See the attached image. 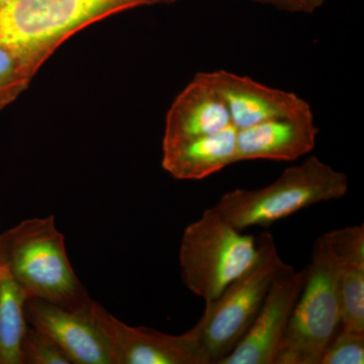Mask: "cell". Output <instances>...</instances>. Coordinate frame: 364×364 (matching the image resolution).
<instances>
[{"label": "cell", "instance_id": "obj_10", "mask_svg": "<svg viewBox=\"0 0 364 364\" xmlns=\"http://www.w3.org/2000/svg\"><path fill=\"white\" fill-rule=\"evenodd\" d=\"M226 102L232 124L238 130L269 119L310 114L312 107L294 92L269 87L233 72H203Z\"/></svg>", "mask_w": 364, "mask_h": 364}, {"label": "cell", "instance_id": "obj_7", "mask_svg": "<svg viewBox=\"0 0 364 364\" xmlns=\"http://www.w3.org/2000/svg\"><path fill=\"white\" fill-rule=\"evenodd\" d=\"M91 314L105 333L114 364H208L191 331L169 335L145 327H133L93 301Z\"/></svg>", "mask_w": 364, "mask_h": 364}, {"label": "cell", "instance_id": "obj_2", "mask_svg": "<svg viewBox=\"0 0 364 364\" xmlns=\"http://www.w3.org/2000/svg\"><path fill=\"white\" fill-rule=\"evenodd\" d=\"M143 6L144 0H11L0 6V44L39 70L74 33Z\"/></svg>", "mask_w": 364, "mask_h": 364}, {"label": "cell", "instance_id": "obj_18", "mask_svg": "<svg viewBox=\"0 0 364 364\" xmlns=\"http://www.w3.org/2000/svg\"><path fill=\"white\" fill-rule=\"evenodd\" d=\"M364 332L339 328L321 358L320 364H363Z\"/></svg>", "mask_w": 364, "mask_h": 364}, {"label": "cell", "instance_id": "obj_16", "mask_svg": "<svg viewBox=\"0 0 364 364\" xmlns=\"http://www.w3.org/2000/svg\"><path fill=\"white\" fill-rule=\"evenodd\" d=\"M38 69L0 44V111L28 90Z\"/></svg>", "mask_w": 364, "mask_h": 364}, {"label": "cell", "instance_id": "obj_13", "mask_svg": "<svg viewBox=\"0 0 364 364\" xmlns=\"http://www.w3.org/2000/svg\"><path fill=\"white\" fill-rule=\"evenodd\" d=\"M336 263L341 328L364 332V226L324 235Z\"/></svg>", "mask_w": 364, "mask_h": 364}, {"label": "cell", "instance_id": "obj_5", "mask_svg": "<svg viewBox=\"0 0 364 364\" xmlns=\"http://www.w3.org/2000/svg\"><path fill=\"white\" fill-rule=\"evenodd\" d=\"M257 240L259 256L252 267L217 299L205 303L202 317L189 330L208 364L221 363L241 341L284 264L272 235L260 234Z\"/></svg>", "mask_w": 364, "mask_h": 364}, {"label": "cell", "instance_id": "obj_3", "mask_svg": "<svg viewBox=\"0 0 364 364\" xmlns=\"http://www.w3.org/2000/svg\"><path fill=\"white\" fill-rule=\"evenodd\" d=\"M348 177L317 156L289 167L269 186L234 189L215 208L239 231L267 227L317 203L339 200L348 193Z\"/></svg>", "mask_w": 364, "mask_h": 364}, {"label": "cell", "instance_id": "obj_6", "mask_svg": "<svg viewBox=\"0 0 364 364\" xmlns=\"http://www.w3.org/2000/svg\"><path fill=\"white\" fill-rule=\"evenodd\" d=\"M336 263L324 235L314 244L305 282L294 306L274 364H320L341 327Z\"/></svg>", "mask_w": 364, "mask_h": 364}, {"label": "cell", "instance_id": "obj_12", "mask_svg": "<svg viewBox=\"0 0 364 364\" xmlns=\"http://www.w3.org/2000/svg\"><path fill=\"white\" fill-rule=\"evenodd\" d=\"M318 134L313 112L242 129L237 136V161H294L312 152Z\"/></svg>", "mask_w": 364, "mask_h": 364}, {"label": "cell", "instance_id": "obj_11", "mask_svg": "<svg viewBox=\"0 0 364 364\" xmlns=\"http://www.w3.org/2000/svg\"><path fill=\"white\" fill-rule=\"evenodd\" d=\"M231 124L226 102L200 72L177 95L167 112L162 148L218 133Z\"/></svg>", "mask_w": 364, "mask_h": 364}, {"label": "cell", "instance_id": "obj_17", "mask_svg": "<svg viewBox=\"0 0 364 364\" xmlns=\"http://www.w3.org/2000/svg\"><path fill=\"white\" fill-rule=\"evenodd\" d=\"M21 364H71L58 345L38 328L28 325L21 346Z\"/></svg>", "mask_w": 364, "mask_h": 364}, {"label": "cell", "instance_id": "obj_15", "mask_svg": "<svg viewBox=\"0 0 364 364\" xmlns=\"http://www.w3.org/2000/svg\"><path fill=\"white\" fill-rule=\"evenodd\" d=\"M28 299L7 265L0 236V364H21Z\"/></svg>", "mask_w": 364, "mask_h": 364}, {"label": "cell", "instance_id": "obj_19", "mask_svg": "<svg viewBox=\"0 0 364 364\" xmlns=\"http://www.w3.org/2000/svg\"><path fill=\"white\" fill-rule=\"evenodd\" d=\"M291 13L313 14L327 0H254Z\"/></svg>", "mask_w": 364, "mask_h": 364}, {"label": "cell", "instance_id": "obj_14", "mask_svg": "<svg viewBox=\"0 0 364 364\" xmlns=\"http://www.w3.org/2000/svg\"><path fill=\"white\" fill-rule=\"evenodd\" d=\"M238 129L224 130L162 148V167L178 181H202L237 163Z\"/></svg>", "mask_w": 364, "mask_h": 364}, {"label": "cell", "instance_id": "obj_8", "mask_svg": "<svg viewBox=\"0 0 364 364\" xmlns=\"http://www.w3.org/2000/svg\"><path fill=\"white\" fill-rule=\"evenodd\" d=\"M306 268L284 263L243 338L220 364H274L287 323L305 282Z\"/></svg>", "mask_w": 364, "mask_h": 364}, {"label": "cell", "instance_id": "obj_20", "mask_svg": "<svg viewBox=\"0 0 364 364\" xmlns=\"http://www.w3.org/2000/svg\"><path fill=\"white\" fill-rule=\"evenodd\" d=\"M144 1L147 4V6H149V4H172V2H176L177 0H144Z\"/></svg>", "mask_w": 364, "mask_h": 364}, {"label": "cell", "instance_id": "obj_9", "mask_svg": "<svg viewBox=\"0 0 364 364\" xmlns=\"http://www.w3.org/2000/svg\"><path fill=\"white\" fill-rule=\"evenodd\" d=\"M25 318L28 325L38 328L58 345L71 364H114L109 341L91 309L86 313L72 312L43 299L28 298Z\"/></svg>", "mask_w": 364, "mask_h": 364}, {"label": "cell", "instance_id": "obj_4", "mask_svg": "<svg viewBox=\"0 0 364 364\" xmlns=\"http://www.w3.org/2000/svg\"><path fill=\"white\" fill-rule=\"evenodd\" d=\"M258 256L257 237L242 234L214 208H208L182 235L181 280L208 303L250 269Z\"/></svg>", "mask_w": 364, "mask_h": 364}, {"label": "cell", "instance_id": "obj_21", "mask_svg": "<svg viewBox=\"0 0 364 364\" xmlns=\"http://www.w3.org/2000/svg\"><path fill=\"white\" fill-rule=\"evenodd\" d=\"M9 1H11V0H0V6H1V4H6V2Z\"/></svg>", "mask_w": 364, "mask_h": 364}, {"label": "cell", "instance_id": "obj_1", "mask_svg": "<svg viewBox=\"0 0 364 364\" xmlns=\"http://www.w3.org/2000/svg\"><path fill=\"white\" fill-rule=\"evenodd\" d=\"M0 236L7 265L28 298L90 312L95 301L72 267L53 215L25 220Z\"/></svg>", "mask_w": 364, "mask_h": 364}]
</instances>
